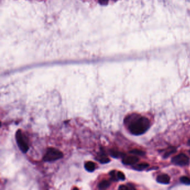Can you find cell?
<instances>
[{
	"mask_svg": "<svg viewBox=\"0 0 190 190\" xmlns=\"http://www.w3.org/2000/svg\"><path fill=\"white\" fill-rule=\"evenodd\" d=\"M124 124L128 125L129 132L135 136L143 134L150 127V122L148 119L137 114L128 116L124 119Z\"/></svg>",
	"mask_w": 190,
	"mask_h": 190,
	"instance_id": "6da1fadb",
	"label": "cell"
},
{
	"mask_svg": "<svg viewBox=\"0 0 190 190\" xmlns=\"http://www.w3.org/2000/svg\"><path fill=\"white\" fill-rule=\"evenodd\" d=\"M64 156L61 151L53 147H49L47 149V152L44 155L43 160L47 162H53L63 158Z\"/></svg>",
	"mask_w": 190,
	"mask_h": 190,
	"instance_id": "7a4b0ae2",
	"label": "cell"
},
{
	"mask_svg": "<svg viewBox=\"0 0 190 190\" xmlns=\"http://www.w3.org/2000/svg\"><path fill=\"white\" fill-rule=\"evenodd\" d=\"M15 138L20 150L24 153H26L29 151V146L27 142H26V138L22 132L21 129H18L16 131V133L15 134Z\"/></svg>",
	"mask_w": 190,
	"mask_h": 190,
	"instance_id": "3957f363",
	"label": "cell"
},
{
	"mask_svg": "<svg viewBox=\"0 0 190 190\" xmlns=\"http://www.w3.org/2000/svg\"><path fill=\"white\" fill-rule=\"evenodd\" d=\"M171 162L175 165L185 166L188 165L190 162V159L186 154L181 153L176 155L172 157Z\"/></svg>",
	"mask_w": 190,
	"mask_h": 190,
	"instance_id": "277c9868",
	"label": "cell"
},
{
	"mask_svg": "<svg viewBox=\"0 0 190 190\" xmlns=\"http://www.w3.org/2000/svg\"><path fill=\"white\" fill-rule=\"evenodd\" d=\"M139 161V158L136 156H124L122 158V163L125 165H134Z\"/></svg>",
	"mask_w": 190,
	"mask_h": 190,
	"instance_id": "5b68a950",
	"label": "cell"
},
{
	"mask_svg": "<svg viewBox=\"0 0 190 190\" xmlns=\"http://www.w3.org/2000/svg\"><path fill=\"white\" fill-rule=\"evenodd\" d=\"M96 159L102 164L108 163L111 161V160L107 157V154L104 150H101V152L98 154V157H96Z\"/></svg>",
	"mask_w": 190,
	"mask_h": 190,
	"instance_id": "8992f818",
	"label": "cell"
},
{
	"mask_svg": "<svg viewBox=\"0 0 190 190\" xmlns=\"http://www.w3.org/2000/svg\"><path fill=\"white\" fill-rule=\"evenodd\" d=\"M156 180L158 183L167 185L170 182V177L166 174H162L157 176Z\"/></svg>",
	"mask_w": 190,
	"mask_h": 190,
	"instance_id": "52a82bcc",
	"label": "cell"
},
{
	"mask_svg": "<svg viewBox=\"0 0 190 190\" xmlns=\"http://www.w3.org/2000/svg\"><path fill=\"white\" fill-rule=\"evenodd\" d=\"M95 164L93 162L89 161L87 162L84 165V168L86 169L87 171L89 172H93L94 171L95 169Z\"/></svg>",
	"mask_w": 190,
	"mask_h": 190,
	"instance_id": "ba28073f",
	"label": "cell"
},
{
	"mask_svg": "<svg viewBox=\"0 0 190 190\" xmlns=\"http://www.w3.org/2000/svg\"><path fill=\"white\" fill-rule=\"evenodd\" d=\"M110 154L112 157L115 158H123L124 156H126V154L121 152L116 151L114 150H110Z\"/></svg>",
	"mask_w": 190,
	"mask_h": 190,
	"instance_id": "9c48e42d",
	"label": "cell"
},
{
	"mask_svg": "<svg viewBox=\"0 0 190 190\" xmlns=\"http://www.w3.org/2000/svg\"><path fill=\"white\" fill-rule=\"evenodd\" d=\"M111 185V182L106 179L101 181L100 183L98 184V187L100 190H105L108 188Z\"/></svg>",
	"mask_w": 190,
	"mask_h": 190,
	"instance_id": "30bf717a",
	"label": "cell"
},
{
	"mask_svg": "<svg viewBox=\"0 0 190 190\" xmlns=\"http://www.w3.org/2000/svg\"><path fill=\"white\" fill-rule=\"evenodd\" d=\"M148 166H149V165L147 163H142L137 164V165L135 164V165L133 166V169L137 171H142L147 168Z\"/></svg>",
	"mask_w": 190,
	"mask_h": 190,
	"instance_id": "8fae6325",
	"label": "cell"
},
{
	"mask_svg": "<svg viewBox=\"0 0 190 190\" xmlns=\"http://www.w3.org/2000/svg\"><path fill=\"white\" fill-rule=\"evenodd\" d=\"M176 149L174 147H170L167 150H166L165 152V154L163 155L164 158L169 157L170 155L175 153L176 152Z\"/></svg>",
	"mask_w": 190,
	"mask_h": 190,
	"instance_id": "7c38bea8",
	"label": "cell"
},
{
	"mask_svg": "<svg viewBox=\"0 0 190 190\" xmlns=\"http://www.w3.org/2000/svg\"><path fill=\"white\" fill-rule=\"evenodd\" d=\"M130 153L132 154H135V155H138V156H143L146 154V152L142 150H133L129 152Z\"/></svg>",
	"mask_w": 190,
	"mask_h": 190,
	"instance_id": "4fadbf2b",
	"label": "cell"
},
{
	"mask_svg": "<svg viewBox=\"0 0 190 190\" xmlns=\"http://www.w3.org/2000/svg\"><path fill=\"white\" fill-rule=\"evenodd\" d=\"M180 181L181 183L185 185H190V179L187 176H182L180 178Z\"/></svg>",
	"mask_w": 190,
	"mask_h": 190,
	"instance_id": "5bb4252c",
	"label": "cell"
},
{
	"mask_svg": "<svg viewBox=\"0 0 190 190\" xmlns=\"http://www.w3.org/2000/svg\"><path fill=\"white\" fill-rule=\"evenodd\" d=\"M135 188L132 186H126V185H121L119 187V190H134Z\"/></svg>",
	"mask_w": 190,
	"mask_h": 190,
	"instance_id": "9a60e30c",
	"label": "cell"
},
{
	"mask_svg": "<svg viewBox=\"0 0 190 190\" xmlns=\"http://www.w3.org/2000/svg\"><path fill=\"white\" fill-rule=\"evenodd\" d=\"M117 176L118 179H120V180L124 181V180H125V179H126V177H125L124 174L123 172H121V171H119V172H117Z\"/></svg>",
	"mask_w": 190,
	"mask_h": 190,
	"instance_id": "2e32d148",
	"label": "cell"
},
{
	"mask_svg": "<svg viewBox=\"0 0 190 190\" xmlns=\"http://www.w3.org/2000/svg\"><path fill=\"white\" fill-rule=\"evenodd\" d=\"M110 175H111V179L112 181H117L118 179L117 176L116 177L115 171H111V172H110Z\"/></svg>",
	"mask_w": 190,
	"mask_h": 190,
	"instance_id": "e0dca14e",
	"label": "cell"
},
{
	"mask_svg": "<svg viewBox=\"0 0 190 190\" xmlns=\"http://www.w3.org/2000/svg\"><path fill=\"white\" fill-rule=\"evenodd\" d=\"M98 1H99V3L103 6L107 5L109 2V0H98Z\"/></svg>",
	"mask_w": 190,
	"mask_h": 190,
	"instance_id": "ac0fdd59",
	"label": "cell"
},
{
	"mask_svg": "<svg viewBox=\"0 0 190 190\" xmlns=\"http://www.w3.org/2000/svg\"><path fill=\"white\" fill-rule=\"evenodd\" d=\"M189 152H190V151H189Z\"/></svg>",
	"mask_w": 190,
	"mask_h": 190,
	"instance_id": "d6986e66",
	"label": "cell"
}]
</instances>
